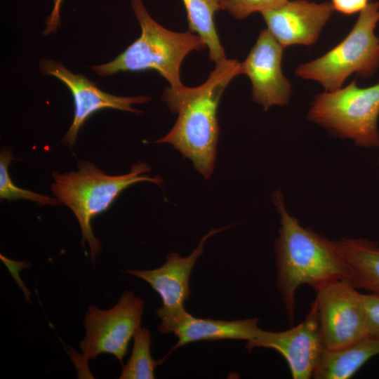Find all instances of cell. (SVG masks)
I'll use <instances>...</instances> for the list:
<instances>
[{"mask_svg":"<svg viewBox=\"0 0 379 379\" xmlns=\"http://www.w3.org/2000/svg\"><path fill=\"white\" fill-rule=\"evenodd\" d=\"M273 201L281 225L275 241L277 287L288 319L293 323L295 293L301 285L308 284L317 291L336 280H349L350 276L334 241L303 227L287 211L279 190L274 192Z\"/></svg>","mask_w":379,"mask_h":379,"instance_id":"obj_1","label":"cell"},{"mask_svg":"<svg viewBox=\"0 0 379 379\" xmlns=\"http://www.w3.org/2000/svg\"><path fill=\"white\" fill-rule=\"evenodd\" d=\"M239 74H241V63L225 59L215 63L204 84L187 87L181 95L164 101L178 117L170 131L155 143L172 145L206 179L215 166L220 100L227 86Z\"/></svg>","mask_w":379,"mask_h":379,"instance_id":"obj_2","label":"cell"},{"mask_svg":"<svg viewBox=\"0 0 379 379\" xmlns=\"http://www.w3.org/2000/svg\"><path fill=\"white\" fill-rule=\"evenodd\" d=\"M130 4L140 25V36L113 60L94 65L91 69L100 77L154 70L170 84L162 98L180 95L187 88L180 77L182 62L191 51L207 48L206 44L188 30L175 32L162 27L150 16L142 0H130Z\"/></svg>","mask_w":379,"mask_h":379,"instance_id":"obj_3","label":"cell"},{"mask_svg":"<svg viewBox=\"0 0 379 379\" xmlns=\"http://www.w3.org/2000/svg\"><path fill=\"white\" fill-rule=\"evenodd\" d=\"M78 167L77 171L53 172L51 189L60 204L67 206L77 218L81 230L82 245L84 247V243H88L94 263L102 245L93 234L92 220L107 210L131 185L143 181L161 185L162 178L145 174L150 171V167L142 161L134 164L129 173L119 175H107L89 161H80Z\"/></svg>","mask_w":379,"mask_h":379,"instance_id":"obj_4","label":"cell"},{"mask_svg":"<svg viewBox=\"0 0 379 379\" xmlns=\"http://www.w3.org/2000/svg\"><path fill=\"white\" fill-rule=\"evenodd\" d=\"M378 21L379 2L368 3L342 41L321 57L299 65L295 75L319 82L326 91L340 88L352 73L372 76L379 67V39L374 34Z\"/></svg>","mask_w":379,"mask_h":379,"instance_id":"obj_5","label":"cell"},{"mask_svg":"<svg viewBox=\"0 0 379 379\" xmlns=\"http://www.w3.org/2000/svg\"><path fill=\"white\" fill-rule=\"evenodd\" d=\"M379 83L359 88L354 80L345 88L318 94L307 118L356 145L379 147Z\"/></svg>","mask_w":379,"mask_h":379,"instance_id":"obj_6","label":"cell"},{"mask_svg":"<svg viewBox=\"0 0 379 379\" xmlns=\"http://www.w3.org/2000/svg\"><path fill=\"white\" fill-rule=\"evenodd\" d=\"M144 305L141 298L126 291L111 309L90 306L84 322L86 335L79 343L84 363L109 354L123 364L130 341L140 327Z\"/></svg>","mask_w":379,"mask_h":379,"instance_id":"obj_7","label":"cell"},{"mask_svg":"<svg viewBox=\"0 0 379 379\" xmlns=\"http://www.w3.org/2000/svg\"><path fill=\"white\" fill-rule=\"evenodd\" d=\"M324 346L336 350L368 336L361 293L347 279L330 282L315 291Z\"/></svg>","mask_w":379,"mask_h":379,"instance_id":"obj_8","label":"cell"},{"mask_svg":"<svg viewBox=\"0 0 379 379\" xmlns=\"http://www.w3.org/2000/svg\"><path fill=\"white\" fill-rule=\"evenodd\" d=\"M212 229L205 234L197 248L186 257L170 253L166 262L154 270H127L125 272L148 283L160 296L162 306L155 310L161 323L162 333H173L175 328L190 314L184 307L191 294L190 278L197 259L204 251V245L213 235L225 228Z\"/></svg>","mask_w":379,"mask_h":379,"instance_id":"obj_9","label":"cell"},{"mask_svg":"<svg viewBox=\"0 0 379 379\" xmlns=\"http://www.w3.org/2000/svg\"><path fill=\"white\" fill-rule=\"evenodd\" d=\"M245 346L248 351L255 347L272 349L285 359L292 378H310L325 348L315 300L304 320L297 326L279 332L260 328L255 338L247 341Z\"/></svg>","mask_w":379,"mask_h":379,"instance_id":"obj_10","label":"cell"},{"mask_svg":"<svg viewBox=\"0 0 379 379\" xmlns=\"http://www.w3.org/2000/svg\"><path fill=\"white\" fill-rule=\"evenodd\" d=\"M39 69L46 75L52 76L62 82L70 91L74 102L72 123L65 135L62 142L73 147L79 130L84 122L95 112L110 108L136 114L142 112L132 107L133 104H143L150 100L148 95L121 97L100 90L83 74H74L60 62L42 58Z\"/></svg>","mask_w":379,"mask_h":379,"instance_id":"obj_11","label":"cell"},{"mask_svg":"<svg viewBox=\"0 0 379 379\" xmlns=\"http://www.w3.org/2000/svg\"><path fill=\"white\" fill-rule=\"evenodd\" d=\"M284 48L267 29H263L241 63V74L252 84L253 100L265 111L273 105H285L290 99L291 86L281 70Z\"/></svg>","mask_w":379,"mask_h":379,"instance_id":"obj_12","label":"cell"},{"mask_svg":"<svg viewBox=\"0 0 379 379\" xmlns=\"http://www.w3.org/2000/svg\"><path fill=\"white\" fill-rule=\"evenodd\" d=\"M333 11L331 2L293 0L278 8L263 11L261 14L267 29L286 48L314 44Z\"/></svg>","mask_w":379,"mask_h":379,"instance_id":"obj_13","label":"cell"},{"mask_svg":"<svg viewBox=\"0 0 379 379\" xmlns=\"http://www.w3.org/2000/svg\"><path fill=\"white\" fill-rule=\"evenodd\" d=\"M260 328L258 319L234 321L197 318L190 314L174 330L176 343L167 354L159 360L161 364L174 350L191 343L220 340H244L255 338Z\"/></svg>","mask_w":379,"mask_h":379,"instance_id":"obj_14","label":"cell"},{"mask_svg":"<svg viewBox=\"0 0 379 379\" xmlns=\"http://www.w3.org/2000/svg\"><path fill=\"white\" fill-rule=\"evenodd\" d=\"M356 288L379 295V245L365 239L343 238L334 241Z\"/></svg>","mask_w":379,"mask_h":379,"instance_id":"obj_15","label":"cell"},{"mask_svg":"<svg viewBox=\"0 0 379 379\" xmlns=\"http://www.w3.org/2000/svg\"><path fill=\"white\" fill-rule=\"evenodd\" d=\"M377 354H379V338L371 335L336 350L324 348L312 378L348 379Z\"/></svg>","mask_w":379,"mask_h":379,"instance_id":"obj_16","label":"cell"},{"mask_svg":"<svg viewBox=\"0 0 379 379\" xmlns=\"http://www.w3.org/2000/svg\"><path fill=\"white\" fill-rule=\"evenodd\" d=\"M188 21V31L198 34L209 51V59L215 63L226 58L214 22L221 9V0H182Z\"/></svg>","mask_w":379,"mask_h":379,"instance_id":"obj_17","label":"cell"},{"mask_svg":"<svg viewBox=\"0 0 379 379\" xmlns=\"http://www.w3.org/2000/svg\"><path fill=\"white\" fill-rule=\"evenodd\" d=\"M152 335L146 328L140 327L133 335V347L130 358L123 365L120 379H154L159 361L151 355Z\"/></svg>","mask_w":379,"mask_h":379,"instance_id":"obj_18","label":"cell"},{"mask_svg":"<svg viewBox=\"0 0 379 379\" xmlns=\"http://www.w3.org/2000/svg\"><path fill=\"white\" fill-rule=\"evenodd\" d=\"M13 159L12 150L4 148L0 154V198L9 201L16 199H26L41 205H58L60 202L58 199L41 194L30 190H24L17 187L12 181L8 166Z\"/></svg>","mask_w":379,"mask_h":379,"instance_id":"obj_19","label":"cell"},{"mask_svg":"<svg viewBox=\"0 0 379 379\" xmlns=\"http://www.w3.org/2000/svg\"><path fill=\"white\" fill-rule=\"evenodd\" d=\"M288 0H221V9L242 20L255 12L278 8Z\"/></svg>","mask_w":379,"mask_h":379,"instance_id":"obj_20","label":"cell"},{"mask_svg":"<svg viewBox=\"0 0 379 379\" xmlns=\"http://www.w3.org/2000/svg\"><path fill=\"white\" fill-rule=\"evenodd\" d=\"M368 335L379 338V295L361 293Z\"/></svg>","mask_w":379,"mask_h":379,"instance_id":"obj_21","label":"cell"},{"mask_svg":"<svg viewBox=\"0 0 379 379\" xmlns=\"http://www.w3.org/2000/svg\"><path fill=\"white\" fill-rule=\"evenodd\" d=\"M368 0H331V4L337 11L344 15H352L361 12L368 4Z\"/></svg>","mask_w":379,"mask_h":379,"instance_id":"obj_22","label":"cell"},{"mask_svg":"<svg viewBox=\"0 0 379 379\" xmlns=\"http://www.w3.org/2000/svg\"><path fill=\"white\" fill-rule=\"evenodd\" d=\"M62 0H53V8L46 20V27L44 34H49L55 32L60 21V9Z\"/></svg>","mask_w":379,"mask_h":379,"instance_id":"obj_23","label":"cell"}]
</instances>
